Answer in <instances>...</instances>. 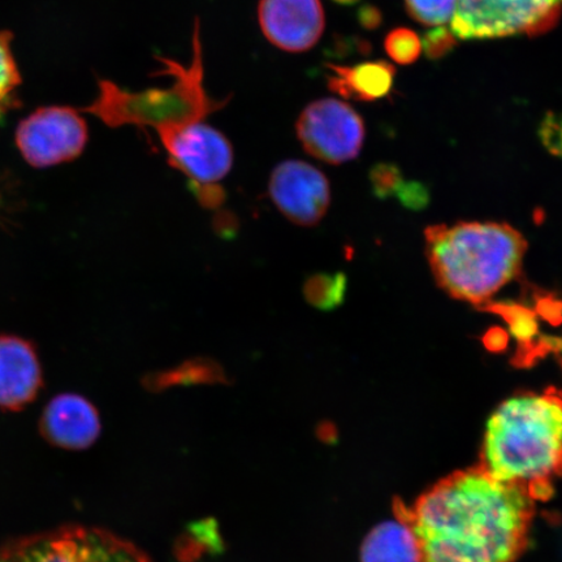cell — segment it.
Masks as SVG:
<instances>
[{
  "label": "cell",
  "mask_w": 562,
  "mask_h": 562,
  "mask_svg": "<svg viewBox=\"0 0 562 562\" xmlns=\"http://www.w3.org/2000/svg\"><path fill=\"white\" fill-rule=\"evenodd\" d=\"M420 562H515L529 544L536 498L477 465L445 477L413 507L396 502Z\"/></svg>",
  "instance_id": "cell-1"
},
{
  "label": "cell",
  "mask_w": 562,
  "mask_h": 562,
  "mask_svg": "<svg viewBox=\"0 0 562 562\" xmlns=\"http://www.w3.org/2000/svg\"><path fill=\"white\" fill-rule=\"evenodd\" d=\"M480 467L498 481L524 484L533 498L551 495L562 476V391L521 393L492 414Z\"/></svg>",
  "instance_id": "cell-2"
},
{
  "label": "cell",
  "mask_w": 562,
  "mask_h": 562,
  "mask_svg": "<svg viewBox=\"0 0 562 562\" xmlns=\"http://www.w3.org/2000/svg\"><path fill=\"white\" fill-rule=\"evenodd\" d=\"M527 243L505 223L461 222L426 229L435 280L454 300L481 306L521 272Z\"/></svg>",
  "instance_id": "cell-3"
},
{
  "label": "cell",
  "mask_w": 562,
  "mask_h": 562,
  "mask_svg": "<svg viewBox=\"0 0 562 562\" xmlns=\"http://www.w3.org/2000/svg\"><path fill=\"white\" fill-rule=\"evenodd\" d=\"M193 61L188 68L167 58H158L165 69L161 74L173 77L170 88L144 91L124 90L111 81H100V93L94 102L82 111L95 115L112 128L136 125L158 133L189 123L203 122L221 110L226 101L213 100L203 87V58L200 23L196 21L193 38Z\"/></svg>",
  "instance_id": "cell-4"
},
{
  "label": "cell",
  "mask_w": 562,
  "mask_h": 562,
  "mask_svg": "<svg viewBox=\"0 0 562 562\" xmlns=\"http://www.w3.org/2000/svg\"><path fill=\"white\" fill-rule=\"evenodd\" d=\"M0 562H154L136 544L108 530L66 526L0 547Z\"/></svg>",
  "instance_id": "cell-5"
},
{
  "label": "cell",
  "mask_w": 562,
  "mask_h": 562,
  "mask_svg": "<svg viewBox=\"0 0 562 562\" xmlns=\"http://www.w3.org/2000/svg\"><path fill=\"white\" fill-rule=\"evenodd\" d=\"M562 16V0H456L452 33L490 40L550 32Z\"/></svg>",
  "instance_id": "cell-6"
},
{
  "label": "cell",
  "mask_w": 562,
  "mask_h": 562,
  "mask_svg": "<svg viewBox=\"0 0 562 562\" xmlns=\"http://www.w3.org/2000/svg\"><path fill=\"white\" fill-rule=\"evenodd\" d=\"M296 133L302 147L312 157L328 165H342L361 153L364 124L349 104L323 98L301 112Z\"/></svg>",
  "instance_id": "cell-7"
},
{
  "label": "cell",
  "mask_w": 562,
  "mask_h": 562,
  "mask_svg": "<svg viewBox=\"0 0 562 562\" xmlns=\"http://www.w3.org/2000/svg\"><path fill=\"white\" fill-rule=\"evenodd\" d=\"M88 138L86 119L76 110L61 105L33 112L16 131L18 149L35 168L58 166L79 158Z\"/></svg>",
  "instance_id": "cell-8"
},
{
  "label": "cell",
  "mask_w": 562,
  "mask_h": 562,
  "mask_svg": "<svg viewBox=\"0 0 562 562\" xmlns=\"http://www.w3.org/2000/svg\"><path fill=\"white\" fill-rule=\"evenodd\" d=\"M168 164L189 180L216 184L234 166V147L222 132L203 122L189 123L158 133Z\"/></svg>",
  "instance_id": "cell-9"
},
{
  "label": "cell",
  "mask_w": 562,
  "mask_h": 562,
  "mask_svg": "<svg viewBox=\"0 0 562 562\" xmlns=\"http://www.w3.org/2000/svg\"><path fill=\"white\" fill-rule=\"evenodd\" d=\"M269 192L288 221L314 227L326 215L331 189L325 173L302 160H285L272 171Z\"/></svg>",
  "instance_id": "cell-10"
},
{
  "label": "cell",
  "mask_w": 562,
  "mask_h": 562,
  "mask_svg": "<svg viewBox=\"0 0 562 562\" xmlns=\"http://www.w3.org/2000/svg\"><path fill=\"white\" fill-rule=\"evenodd\" d=\"M258 20L267 41L286 53H305L325 31L321 0H259Z\"/></svg>",
  "instance_id": "cell-11"
},
{
  "label": "cell",
  "mask_w": 562,
  "mask_h": 562,
  "mask_svg": "<svg viewBox=\"0 0 562 562\" xmlns=\"http://www.w3.org/2000/svg\"><path fill=\"white\" fill-rule=\"evenodd\" d=\"M95 406L86 397L65 393L47 404L41 417V434L50 445L81 451L94 445L101 434Z\"/></svg>",
  "instance_id": "cell-12"
},
{
  "label": "cell",
  "mask_w": 562,
  "mask_h": 562,
  "mask_svg": "<svg viewBox=\"0 0 562 562\" xmlns=\"http://www.w3.org/2000/svg\"><path fill=\"white\" fill-rule=\"evenodd\" d=\"M44 385L37 350L19 336H0V409L21 411Z\"/></svg>",
  "instance_id": "cell-13"
},
{
  "label": "cell",
  "mask_w": 562,
  "mask_h": 562,
  "mask_svg": "<svg viewBox=\"0 0 562 562\" xmlns=\"http://www.w3.org/2000/svg\"><path fill=\"white\" fill-rule=\"evenodd\" d=\"M328 88L351 101L382 100L395 82L396 69L390 63L367 61L355 67L327 65Z\"/></svg>",
  "instance_id": "cell-14"
},
{
  "label": "cell",
  "mask_w": 562,
  "mask_h": 562,
  "mask_svg": "<svg viewBox=\"0 0 562 562\" xmlns=\"http://www.w3.org/2000/svg\"><path fill=\"white\" fill-rule=\"evenodd\" d=\"M361 562H420L416 539L400 521L383 522L363 540Z\"/></svg>",
  "instance_id": "cell-15"
},
{
  "label": "cell",
  "mask_w": 562,
  "mask_h": 562,
  "mask_svg": "<svg viewBox=\"0 0 562 562\" xmlns=\"http://www.w3.org/2000/svg\"><path fill=\"white\" fill-rule=\"evenodd\" d=\"M227 384L228 378L222 364L213 358L195 357L179 367L153 372L144 378L147 390L157 392L173 385Z\"/></svg>",
  "instance_id": "cell-16"
},
{
  "label": "cell",
  "mask_w": 562,
  "mask_h": 562,
  "mask_svg": "<svg viewBox=\"0 0 562 562\" xmlns=\"http://www.w3.org/2000/svg\"><path fill=\"white\" fill-rule=\"evenodd\" d=\"M302 291L308 304L319 311H333L342 304L347 291V278L342 273H336V276L315 273L306 279Z\"/></svg>",
  "instance_id": "cell-17"
},
{
  "label": "cell",
  "mask_w": 562,
  "mask_h": 562,
  "mask_svg": "<svg viewBox=\"0 0 562 562\" xmlns=\"http://www.w3.org/2000/svg\"><path fill=\"white\" fill-rule=\"evenodd\" d=\"M12 35L0 32V125L12 109L18 105V88L21 79L11 47Z\"/></svg>",
  "instance_id": "cell-18"
},
{
  "label": "cell",
  "mask_w": 562,
  "mask_h": 562,
  "mask_svg": "<svg viewBox=\"0 0 562 562\" xmlns=\"http://www.w3.org/2000/svg\"><path fill=\"white\" fill-rule=\"evenodd\" d=\"M456 0H405L406 11L418 23L441 26L452 20Z\"/></svg>",
  "instance_id": "cell-19"
},
{
  "label": "cell",
  "mask_w": 562,
  "mask_h": 562,
  "mask_svg": "<svg viewBox=\"0 0 562 562\" xmlns=\"http://www.w3.org/2000/svg\"><path fill=\"white\" fill-rule=\"evenodd\" d=\"M384 47L393 61L407 66L413 65L419 58L422 41L413 31L398 27L386 35Z\"/></svg>",
  "instance_id": "cell-20"
},
{
  "label": "cell",
  "mask_w": 562,
  "mask_h": 562,
  "mask_svg": "<svg viewBox=\"0 0 562 562\" xmlns=\"http://www.w3.org/2000/svg\"><path fill=\"white\" fill-rule=\"evenodd\" d=\"M539 136L548 151L562 158V112H550L539 126Z\"/></svg>",
  "instance_id": "cell-21"
},
{
  "label": "cell",
  "mask_w": 562,
  "mask_h": 562,
  "mask_svg": "<svg viewBox=\"0 0 562 562\" xmlns=\"http://www.w3.org/2000/svg\"><path fill=\"white\" fill-rule=\"evenodd\" d=\"M456 35L445 26L427 32L422 40V48L430 59H440L456 46Z\"/></svg>",
  "instance_id": "cell-22"
},
{
  "label": "cell",
  "mask_w": 562,
  "mask_h": 562,
  "mask_svg": "<svg viewBox=\"0 0 562 562\" xmlns=\"http://www.w3.org/2000/svg\"><path fill=\"white\" fill-rule=\"evenodd\" d=\"M188 188L202 207L216 210L226 202V192L220 186L189 180Z\"/></svg>",
  "instance_id": "cell-23"
},
{
  "label": "cell",
  "mask_w": 562,
  "mask_h": 562,
  "mask_svg": "<svg viewBox=\"0 0 562 562\" xmlns=\"http://www.w3.org/2000/svg\"><path fill=\"white\" fill-rule=\"evenodd\" d=\"M214 227L221 236H232L237 231L236 217L229 213L217 214Z\"/></svg>",
  "instance_id": "cell-24"
},
{
  "label": "cell",
  "mask_w": 562,
  "mask_h": 562,
  "mask_svg": "<svg viewBox=\"0 0 562 562\" xmlns=\"http://www.w3.org/2000/svg\"><path fill=\"white\" fill-rule=\"evenodd\" d=\"M381 13L376 11L375 9H372V7H367V9H363L361 11L360 21L364 27H376L379 24H381Z\"/></svg>",
  "instance_id": "cell-25"
},
{
  "label": "cell",
  "mask_w": 562,
  "mask_h": 562,
  "mask_svg": "<svg viewBox=\"0 0 562 562\" xmlns=\"http://www.w3.org/2000/svg\"><path fill=\"white\" fill-rule=\"evenodd\" d=\"M334 2L344 4V5H350L358 2V0H334Z\"/></svg>",
  "instance_id": "cell-26"
}]
</instances>
